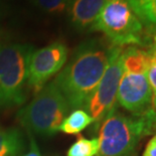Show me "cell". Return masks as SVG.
Instances as JSON below:
<instances>
[{
  "instance_id": "6da1fadb",
  "label": "cell",
  "mask_w": 156,
  "mask_h": 156,
  "mask_svg": "<svg viewBox=\"0 0 156 156\" xmlns=\"http://www.w3.org/2000/svg\"><path fill=\"white\" fill-rule=\"evenodd\" d=\"M110 48L100 39L83 42L52 81L69 108L77 110L87 106L107 68Z\"/></svg>"
},
{
  "instance_id": "7a4b0ae2",
  "label": "cell",
  "mask_w": 156,
  "mask_h": 156,
  "mask_svg": "<svg viewBox=\"0 0 156 156\" xmlns=\"http://www.w3.org/2000/svg\"><path fill=\"white\" fill-rule=\"evenodd\" d=\"M155 122L156 112L151 108L133 118L113 112L101 123L97 155L131 156L139 140L152 132Z\"/></svg>"
},
{
  "instance_id": "3957f363",
  "label": "cell",
  "mask_w": 156,
  "mask_h": 156,
  "mask_svg": "<svg viewBox=\"0 0 156 156\" xmlns=\"http://www.w3.org/2000/svg\"><path fill=\"white\" fill-rule=\"evenodd\" d=\"M92 31H101L112 45L138 44L149 46L156 30H150L142 23L126 0H106Z\"/></svg>"
},
{
  "instance_id": "277c9868",
  "label": "cell",
  "mask_w": 156,
  "mask_h": 156,
  "mask_svg": "<svg viewBox=\"0 0 156 156\" xmlns=\"http://www.w3.org/2000/svg\"><path fill=\"white\" fill-rule=\"evenodd\" d=\"M69 108L61 91L51 82L45 85L34 100L19 111L18 119L27 132L51 136L58 132Z\"/></svg>"
},
{
  "instance_id": "5b68a950",
  "label": "cell",
  "mask_w": 156,
  "mask_h": 156,
  "mask_svg": "<svg viewBox=\"0 0 156 156\" xmlns=\"http://www.w3.org/2000/svg\"><path fill=\"white\" fill-rule=\"evenodd\" d=\"M31 52L28 44H0V108L18 106L25 101Z\"/></svg>"
},
{
  "instance_id": "8992f818",
  "label": "cell",
  "mask_w": 156,
  "mask_h": 156,
  "mask_svg": "<svg viewBox=\"0 0 156 156\" xmlns=\"http://www.w3.org/2000/svg\"><path fill=\"white\" fill-rule=\"evenodd\" d=\"M121 46L111 45L107 68L87 104L89 115L95 123H101L114 112L117 93L123 75Z\"/></svg>"
},
{
  "instance_id": "52a82bcc",
  "label": "cell",
  "mask_w": 156,
  "mask_h": 156,
  "mask_svg": "<svg viewBox=\"0 0 156 156\" xmlns=\"http://www.w3.org/2000/svg\"><path fill=\"white\" fill-rule=\"evenodd\" d=\"M69 49L62 42L55 41L31 52L28 62L26 84L35 93L64 68L68 61Z\"/></svg>"
},
{
  "instance_id": "ba28073f",
  "label": "cell",
  "mask_w": 156,
  "mask_h": 156,
  "mask_svg": "<svg viewBox=\"0 0 156 156\" xmlns=\"http://www.w3.org/2000/svg\"><path fill=\"white\" fill-rule=\"evenodd\" d=\"M117 101L127 111L140 115L151 107L152 90L147 76L123 72Z\"/></svg>"
},
{
  "instance_id": "9c48e42d",
  "label": "cell",
  "mask_w": 156,
  "mask_h": 156,
  "mask_svg": "<svg viewBox=\"0 0 156 156\" xmlns=\"http://www.w3.org/2000/svg\"><path fill=\"white\" fill-rule=\"evenodd\" d=\"M106 0H69L67 12L71 24L78 30H92Z\"/></svg>"
},
{
  "instance_id": "30bf717a",
  "label": "cell",
  "mask_w": 156,
  "mask_h": 156,
  "mask_svg": "<svg viewBox=\"0 0 156 156\" xmlns=\"http://www.w3.org/2000/svg\"><path fill=\"white\" fill-rule=\"evenodd\" d=\"M150 55L147 51L137 46H129L122 51L123 72L146 75L150 68Z\"/></svg>"
},
{
  "instance_id": "8fae6325",
  "label": "cell",
  "mask_w": 156,
  "mask_h": 156,
  "mask_svg": "<svg viewBox=\"0 0 156 156\" xmlns=\"http://www.w3.org/2000/svg\"><path fill=\"white\" fill-rule=\"evenodd\" d=\"M93 122L94 120L89 113L82 109H77L64 119L58 131L68 135H77L85 130Z\"/></svg>"
},
{
  "instance_id": "7c38bea8",
  "label": "cell",
  "mask_w": 156,
  "mask_h": 156,
  "mask_svg": "<svg viewBox=\"0 0 156 156\" xmlns=\"http://www.w3.org/2000/svg\"><path fill=\"white\" fill-rule=\"evenodd\" d=\"M142 23L156 30V0H126Z\"/></svg>"
},
{
  "instance_id": "4fadbf2b",
  "label": "cell",
  "mask_w": 156,
  "mask_h": 156,
  "mask_svg": "<svg viewBox=\"0 0 156 156\" xmlns=\"http://www.w3.org/2000/svg\"><path fill=\"white\" fill-rule=\"evenodd\" d=\"M21 149L22 138L17 130H0V156H18Z\"/></svg>"
},
{
  "instance_id": "5bb4252c",
  "label": "cell",
  "mask_w": 156,
  "mask_h": 156,
  "mask_svg": "<svg viewBox=\"0 0 156 156\" xmlns=\"http://www.w3.org/2000/svg\"><path fill=\"white\" fill-rule=\"evenodd\" d=\"M99 152L98 138L88 139L80 136L77 141L71 145L67 156H96Z\"/></svg>"
},
{
  "instance_id": "9a60e30c",
  "label": "cell",
  "mask_w": 156,
  "mask_h": 156,
  "mask_svg": "<svg viewBox=\"0 0 156 156\" xmlns=\"http://www.w3.org/2000/svg\"><path fill=\"white\" fill-rule=\"evenodd\" d=\"M32 2L45 12L61 14L67 11L69 0H32Z\"/></svg>"
},
{
  "instance_id": "2e32d148",
  "label": "cell",
  "mask_w": 156,
  "mask_h": 156,
  "mask_svg": "<svg viewBox=\"0 0 156 156\" xmlns=\"http://www.w3.org/2000/svg\"><path fill=\"white\" fill-rule=\"evenodd\" d=\"M146 76H147L149 85L152 90L151 109L156 112V66H150Z\"/></svg>"
},
{
  "instance_id": "e0dca14e",
  "label": "cell",
  "mask_w": 156,
  "mask_h": 156,
  "mask_svg": "<svg viewBox=\"0 0 156 156\" xmlns=\"http://www.w3.org/2000/svg\"><path fill=\"white\" fill-rule=\"evenodd\" d=\"M28 138H29V148L27 152L23 154V156H41V151L38 149V146L35 142V139L30 132H28Z\"/></svg>"
},
{
  "instance_id": "ac0fdd59",
  "label": "cell",
  "mask_w": 156,
  "mask_h": 156,
  "mask_svg": "<svg viewBox=\"0 0 156 156\" xmlns=\"http://www.w3.org/2000/svg\"><path fill=\"white\" fill-rule=\"evenodd\" d=\"M142 156H156V135L148 141Z\"/></svg>"
}]
</instances>
